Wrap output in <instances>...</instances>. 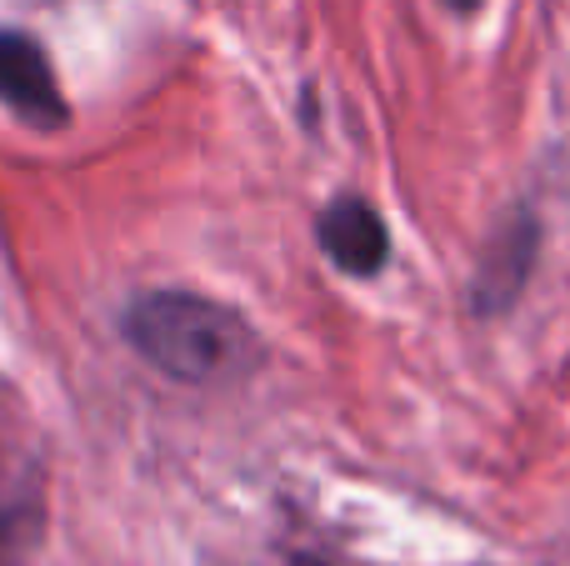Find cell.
Returning <instances> with one entry per match:
<instances>
[{
	"instance_id": "1",
	"label": "cell",
	"mask_w": 570,
	"mask_h": 566,
	"mask_svg": "<svg viewBox=\"0 0 570 566\" xmlns=\"http://www.w3.org/2000/svg\"><path fill=\"white\" fill-rule=\"evenodd\" d=\"M120 331L160 377L180 387H226L261 361L256 331L196 291H146L126 306Z\"/></svg>"
},
{
	"instance_id": "2",
	"label": "cell",
	"mask_w": 570,
	"mask_h": 566,
	"mask_svg": "<svg viewBox=\"0 0 570 566\" xmlns=\"http://www.w3.org/2000/svg\"><path fill=\"white\" fill-rule=\"evenodd\" d=\"M321 251L345 271V276H375L391 261V231H385L381 211L361 196H335L315 221Z\"/></svg>"
},
{
	"instance_id": "3",
	"label": "cell",
	"mask_w": 570,
	"mask_h": 566,
	"mask_svg": "<svg viewBox=\"0 0 570 566\" xmlns=\"http://www.w3.org/2000/svg\"><path fill=\"white\" fill-rule=\"evenodd\" d=\"M0 100L30 126H60L66 120V100H60L56 70H50L40 40L26 30H0Z\"/></svg>"
},
{
	"instance_id": "4",
	"label": "cell",
	"mask_w": 570,
	"mask_h": 566,
	"mask_svg": "<svg viewBox=\"0 0 570 566\" xmlns=\"http://www.w3.org/2000/svg\"><path fill=\"white\" fill-rule=\"evenodd\" d=\"M535 241H541V226H535L531 211H511L495 226L491 246H485L481 266H475V311L481 316L505 311L525 291L531 266H535Z\"/></svg>"
},
{
	"instance_id": "5",
	"label": "cell",
	"mask_w": 570,
	"mask_h": 566,
	"mask_svg": "<svg viewBox=\"0 0 570 566\" xmlns=\"http://www.w3.org/2000/svg\"><path fill=\"white\" fill-rule=\"evenodd\" d=\"M445 6H451V10H475L481 0H445Z\"/></svg>"
},
{
	"instance_id": "6",
	"label": "cell",
	"mask_w": 570,
	"mask_h": 566,
	"mask_svg": "<svg viewBox=\"0 0 570 566\" xmlns=\"http://www.w3.org/2000/svg\"><path fill=\"white\" fill-rule=\"evenodd\" d=\"M295 566H335V562H295Z\"/></svg>"
}]
</instances>
